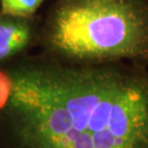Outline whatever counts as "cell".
<instances>
[{
    "instance_id": "3957f363",
    "label": "cell",
    "mask_w": 148,
    "mask_h": 148,
    "mask_svg": "<svg viewBox=\"0 0 148 148\" xmlns=\"http://www.w3.org/2000/svg\"><path fill=\"white\" fill-rule=\"evenodd\" d=\"M31 31L27 23L0 19V62L7 60L27 46Z\"/></svg>"
},
{
    "instance_id": "6da1fadb",
    "label": "cell",
    "mask_w": 148,
    "mask_h": 148,
    "mask_svg": "<svg viewBox=\"0 0 148 148\" xmlns=\"http://www.w3.org/2000/svg\"><path fill=\"white\" fill-rule=\"evenodd\" d=\"M4 148H148V79L29 66L9 74Z\"/></svg>"
},
{
    "instance_id": "5b68a950",
    "label": "cell",
    "mask_w": 148,
    "mask_h": 148,
    "mask_svg": "<svg viewBox=\"0 0 148 148\" xmlns=\"http://www.w3.org/2000/svg\"><path fill=\"white\" fill-rule=\"evenodd\" d=\"M11 90V81L9 76H5L0 73V109L5 106L8 101Z\"/></svg>"
},
{
    "instance_id": "277c9868",
    "label": "cell",
    "mask_w": 148,
    "mask_h": 148,
    "mask_svg": "<svg viewBox=\"0 0 148 148\" xmlns=\"http://www.w3.org/2000/svg\"><path fill=\"white\" fill-rule=\"evenodd\" d=\"M43 0H0L3 13L13 16H26L36 12Z\"/></svg>"
},
{
    "instance_id": "7a4b0ae2",
    "label": "cell",
    "mask_w": 148,
    "mask_h": 148,
    "mask_svg": "<svg viewBox=\"0 0 148 148\" xmlns=\"http://www.w3.org/2000/svg\"><path fill=\"white\" fill-rule=\"evenodd\" d=\"M137 14L119 0H85L61 9L52 40L76 58H104L134 52L143 40Z\"/></svg>"
}]
</instances>
